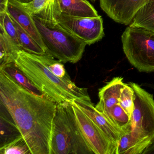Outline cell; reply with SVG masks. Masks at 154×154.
I'll list each match as a JSON object with an SVG mask.
<instances>
[{"label":"cell","instance_id":"obj_17","mask_svg":"<svg viewBox=\"0 0 154 154\" xmlns=\"http://www.w3.org/2000/svg\"><path fill=\"white\" fill-rule=\"evenodd\" d=\"M103 115L119 130L121 136L130 129L131 119L119 103L114 105Z\"/></svg>","mask_w":154,"mask_h":154},{"label":"cell","instance_id":"obj_16","mask_svg":"<svg viewBox=\"0 0 154 154\" xmlns=\"http://www.w3.org/2000/svg\"><path fill=\"white\" fill-rule=\"evenodd\" d=\"M22 50L0 27V64L15 62L19 52Z\"/></svg>","mask_w":154,"mask_h":154},{"label":"cell","instance_id":"obj_9","mask_svg":"<svg viewBox=\"0 0 154 154\" xmlns=\"http://www.w3.org/2000/svg\"><path fill=\"white\" fill-rule=\"evenodd\" d=\"M154 0H100V7L117 23L129 25L140 8Z\"/></svg>","mask_w":154,"mask_h":154},{"label":"cell","instance_id":"obj_15","mask_svg":"<svg viewBox=\"0 0 154 154\" xmlns=\"http://www.w3.org/2000/svg\"><path fill=\"white\" fill-rule=\"evenodd\" d=\"M0 70L3 71L18 84L32 93L42 97H47L32 82L26 75L17 66L15 62L0 65Z\"/></svg>","mask_w":154,"mask_h":154},{"label":"cell","instance_id":"obj_1","mask_svg":"<svg viewBox=\"0 0 154 154\" xmlns=\"http://www.w3.org/2000/svg\"><path fill=\"white\" fill-rule=\"evenodd\" d=\"M1 103L9 113L31 154H49L57 103L36 95L0 70Z\"/></svg>","mask_w":154,"mask_h":154},{"label":"cell","instance_id":"obj_5","mask_svg":"<svg viewBox=\"0 0 154 154\" xmlns=\"http://www.w3.org/2000/svg\"><path fill=\"white\" fill-rule=\"evenodd\" d=\"M134 91V107L130 130L133 140L141 152L154 141V99L140 85L130 82Z\"/></svg>","mask_w":154,"mask_h":154},{"label":"cell","instance_id":"obj_8","mask_svg":"<svg viewBox=\"0 0 154 154\" xmlns=\"http://www.w3.org/2000/svg\"><path fill=\"white\" fill-rule=\"evenodd\" d=\"M81 132L94 154H116L117 146L79 107L72 103Z\"/></svg>","mask_w":154,"mask_h":154},{"label":"cell","instance_id":"obj_24","mask_svg":"<svg viewBox=\"0 0 154 154\" xmlns=\"http://www.w3.org/2000/svg\"><path fill=\"white\" fill-rule=\"evenodd\" d=\"M1 131H2L1 132V137H3L4 140L3 144L1 146L12 141L21 135L14 133V131H19L16 124L14 122H12L8 119L4 115L1 116Z\"/></svg>","mask_w":154,"mask_h":154},{"label":"cell","instance_id":"obj_28","mask_svg":"<svg viewBox=\"0 0 154 154\" xmlns=\"http://www.w3.org/2000/svg\"><path fill=\"white\" fill-rule=\"evenodd\" d=\"M147 86H149V87H150V88L154 89V85L147 84Z\"/></svg>","mask_w":154,"mask_h":154},{"label":"cell","instance_id":"obj_26","mask_svg":"<svg viewBox=\"0 0 154 154\" xmlns=\"http://www.w3.org/2000/svg\"><path fill=\"white\" fill-rule=\"evenodd\" d=\"M142 154H154V141L143 151Z\"/></svg>","mask_w":154,"mask_h":154},{"label":"cell","instance_id":"obj_3","mask_svg":"<svg viewBox=\"0 0 154 154\" xmlns=\"http://www.w3.org/2000/svg\"><path fill=\"white\" fill-rule=\"evenodd\" d=\"M94 154L78 126L72 103H57L49 154Z\"/></svg>","mask_w":154,"mask_h":154},{"label":"cell","instance_id":"obj_6","mask_svg":"<svg viewBox=\"0 0 154 154\" xmlns=\"http://www.w3.org/2000/svg\"><path fill=\"white\" fill-rule=\"evenodd\" d=\"M121 41L124 54L134 67L140 72H154V31L129 25Z\"/></svg>","mask_w":154,"mask_h":154},{"label":"cell","instance_id":"obj_7","mask_svg":"<svg viewBox=\"0 0 154 154\" xmlns=\"http://www.w3.org/2000/svg\"><path fill=\"white\" fill-rule=\"evenodd\" d=\"M57 20L63 28L88 45L98 42L104 37L101 16L83 17L61 14L57 17Z\"/></svg>","mask_w":154,"mask_h":154},{"label":"cell","instance_id":"obj_29","mask_svg":"<svg viewBox=\"0 0 154 154\" xmlns=\"http://www.w3.org/2000/svg\"><path fill=\"white\" fill-rule=\"evenodd\" d=\"M90 1H91V2H96V0H90Z\"/></svg>","mask_w":154,"mask_h":154},{"label":"cell","instance_id":"obj_22","mask_svg":"<svg viewBox=\"0 0 154 154\" xmlns=\"http://www.w3.org/2000/svg\"><path fill=\"white\" fill-rule=\"evenodd\" d=\"M0 27L4 30L17 45L22 49L13 19L7 11L0 13Z\"/></svg>","mask_w":154,"mask_h":154},{"label":"cell","instance_id":"obj_14","mask_svg":"<svg viewBox=\"0 0 154 154\" xmlns=\"http://www.w3.org/2000/svg\"><path fill=\"white\" fill-rule=\"evenodd\" d=\"M18 3L32 16L38 17L51 25L57 23L55 16L56 0H33L29 3Z\"/></svg>","mask_w":154,"mask_h":154},{"label":"cell","instance_id":"obj_11","mask_svg":"<svg viewBox=\"0 0 154 154\" xmlns=\"http://www.w3.org/2000/svg\"><path fill=\"white\" fill-rule=\"evenodd\" d=\"M7 12L46 53L45 46L33 16L26 11L17 2L11 0L8 5Z\"/></svg>","mask_w":154,"mask_h":154},{"label":"cell","instance_id":"obj_13","mask_svg":"<svg viewBox=\"0 0 154 154\" xmlns=\"http://www.w3.org/2000/svg\"><path fill=\"white\" fill-rule=\"evenodd\" d=\"M61 14L83 17L99 16L97 11L87 0H56V18Z\"/></svg>","mask_w":154,"mask_h":154},{"label":"cell","instance_id":"obj_25","mask_svg":"<svg viewBox=\"0 0 154 154\" xmlns=\"http://www.w3.org/2000/svg\"><path fill=\"white\" fill-rule=\"evenodd\" d=\"M9 0H0V13L7 12Z\"/></svg>","mask_w":154,"mask_h":154},{"label":"cell","instance_id":"obj_10","mask_svg":"<svg viewBox=\"0 0 154 154\" xmlns=\"http://www.w3.org/2000/svg\"><path fill=\"white\" fill-rule=\"evenodd\" d=\"M104 132L112 143L118 146L121 133L101 112L95 109L91 100L76 99L73 101Z\"/></svg>","mask_w":154,"mask_h":154},{"label":"cell","instance_id":"obj_19","mask_svg":"<svg viewBox=\"0 0 154 154\" xmlns=\"http://www.w3.org/2000/svg\"><path fill=\"white\" fill-rule=\"evenodd\" d=\"M14 25L17 29L19 39L21 48L26 52L36 54H44L45 52L38 45L33 38L26 32L12 18Z\"/></svg>","mask_w":154,"mask_h":154},{"label":"cell","instance_id":"obj_2","mask_svg":"<svg viewBox=\"0 0 154 154\" xmlns=\"http://www.w3.org/2000/svg\"><path fill=\"white\" fill-rule=\"evenodd\" d=\"M51 55L36 54L20 50L17 66L49 99L56 103L73 102L76 99L91 100L86 88L78 87L71 80L60 78L48 66Z\"/></svg>","mask_w":154,"mask_h":154},{"label":"cell","instance_id":"obj_21","mask_svg":"<svg viewBox=\"0 0 154 154\" xmlns=\"http://www.w3.org/2000/svg\"><path fill=\"white\" fill-rule=\"evenodd\" d=\"M1 154H31V151L22 135L1 146Z\"/></svg>","mask_w":154,"mask_h":154},{"label":"cell","instance_id":"obj_20","mask_svg":"<svg viewBox=\"0 0 154 154\" xmlns=\"http://www.w3.org/2000/svg\"><path fill=\"white\" fill-rule=\"evenodd\" d=\"M135 141L133 140L130 129L123 133L118 143L116 154H141Z\"/></svg>","mask_w":154,"mask_h":154},{"label":"cell","instance_id":"obj_12","mask_svg":"<svg viewBox=\"0 0 154 154\" xmlns=\"http://www.w3.org/2000/svg\"><path fill=\"white\" fill-rule=\"evenodd\" d=\"M126 84L122 77L113 78L104 86L99 89V101L95 106V109L105 114L114 105L119 103L122 91Z\"/></svg>","mask_w":154,"mask_h":154},{"label":"cell","instance_id":"obj_18","mask_svg":"<svg viewBox=\"0 0 154 154\" xmlns=\"http://www.w3.org/2000/svg\"><path fill=\"white\" fill-rule=\"evenodd\" d=\"M129 25L141 27L154 31V2L148 3L140 8Z\"/></svg>","mask_w":154,"mask_h":154},{"label":"cell","instance_id":"obj_4","mask_svg":"<svg viewBox=\"0 0 154 154\" xmlns=\"http://www.w3.org/2000/svg\"><path fill=\"white\" fill-rule=\"evenodd\" d=\"M46 48V53L63 63H76L82 57L85 47L83 41L63 28L58 23L51 25L33 16Z\"/></svg>","mask_w":154,"mask_h":154},{"label":"cell","instance_id":"obj_27","mask_svg":"<svg viewBox=\"0 0 154 154\" xmlns=\"http://www.w3.org/2000/svg\"><path fill=\"white\" fill-rule=\"evenodd\" d=\"M11 1L17 2L20 3H28L31 2L33 0H11Z\"/></svg>","mask_w":154,"mask_h":154},{"label":"cell","instance_id":"obj_23","mask_svg":"<svg viewBox=\"0 0 154 154\" xmlns=\"http://www.w3.org/2000/svg\"><path fill=\"white\" fill-rule=\"evenodd\" d=\"M134 90L129 85L126 84L122 91L119 103L125 110L131 119L134 110Z\"/></svg>","mask_w":154,"mask_h":154}]
</instances>
